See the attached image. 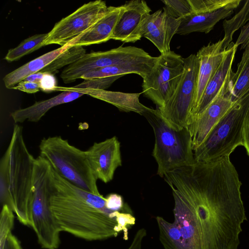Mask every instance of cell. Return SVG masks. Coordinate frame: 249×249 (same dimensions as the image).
Masks as SVG:
<instances>
[{
    "instance_id": "cell-7",
    "label": "cell",
    "mask_w": 249,
    "mask_h": 249,
    "mask_svg": "<svg viewBox=\"0 0 249 249\" xmlns=\"http://www.w3.org/2000/svg\"><path fill=\"white\" fill-rule=\"evenodd\" d=\"M249 108V89L235 101L203 143L194 151L196 162L230 156L237 147L243 146V127Z\"/></svg>"
},
{
    "instance_id": "cell-29",
    "label": "cell",
    "mask_w": 249,
    "mask_h": 249,
    "mask_svg": "<svg viewBox=\"0 0 249 249\" xmlns=\"http://www.w3.org/2000/svg\"><path fill=\"white\" fill-rule=\"evenodd\" d=\"M191 14L214 12L233 3L235 0H189Z\"/></svg>"
},
{
    "instance_id": "cell-21",
    "label": "cell",
    "mask_w": 249,
    "mask_h": 249,
    "mask_svg": "<svg viewBox=\"0 0 249 249\" xmlns=\"http://www.w3.org/2000/svg\"><path fill=\"white\" fill-rule=\"evenodd\" d=\"M76 89L85 94L110 104L121 111H132L142 115L148 108L139 101V97L142 93H129L99 89Z\"/></svg>"
},
{
    "instance_id": "cell-26",
    "label": "cell",
    "mask_w": 249,
    "mask_h": 249,
    "mask_svg": "<svg viewBox=\"0 0 249 249\" xmlns=\"http://www.w3.org/2000/svg\"><path fill=\"white\" fill-rule=\"evenodd\" d=\"M47 36L48 33L36 34L24 39L18 46L10 49L4 59L9 62L17 61L45 46L44 42Z\"/></svg>"
},
{
    "instance_id": "cell-14",
    "label": "cell",
    "mask_w": 249,
    "mask_h": 249,
    "mask_svg": "<svg viewBox=\"0 0 249 249\" xmlns=\"http://www.w3.org/2000/svg\"><path fill=\"white\" fill-rule=\"evenodd\" d=\"M180 23V18L172 17L163 7L148 16L142 22L139 34L149 40L160 53L170 52L171 40L176 34Z\"/></svg>"
},
{
    "instance_id": "cell-31",
    "label": "cell",
    "mask_w": 249,
    "mask_h": 249,
    "mask_svg": "<svg viewBox=\"0 0 249 249\" xmlns=\"http://www.w3.org/2000/svg\"><path fill=\"white\" fill-rule=\"evenodd\" d=\"M14 219L13 211L6 205L2 206L0 220V248L3 246L7 236L12 231Z\"/></svg>"
},
{
    "instance_id": "cell-5",
    "label": "cell",
    "mask_w": 249,
    "mask_h": 249,
    "mask_svg": "<svg viewBox=\"0 0 249 249\" xmlns=\"http://www.w3.org/2000/svg\"><path fill=\"white\" fill-rule=\"evenodd\" d=\"M40 155L62 178L76 187L101 195L95 176L85 151L70 144L60 136L44 138L39 145Z\"/></svg>"
},
{
    "instance_id": "cell-11",
    "label": "cell",
    "mask_w": 249,
    "mask_h": 249,
    "mask_svg": "<svg viewBox=\"0 0 249 249\" xmlns=\"http://www.w3.org/2000/svg\"><path fill=\"white\" fill-rule=\"evenodd\" d=\"M106 2L96 0L85 3L71 14L56 22L48 33L44 46L68 45L90 29L106 13Z\"/></svg>"
},
{
    "instance_id": "cell-32",
    "label": "cell",
    "mask_w": 249,
    "mask_h": 249,
    "mask_svg": "<svg viewBox=\"0 0 249 249\" xmlns=\"http://www.w3.org/2000/svg\"><path fill=\"white\" fill-rule=\"evenodd\" d=\"M123 75H117L107 77L97 78L84 80L83 82L73 87L77 89L106 90L117 79Z\"/></svg>"
},
{
    "instance_id": "cell-10",
    "label": "cell",
    "mask_w": 249,
    "mask_h": 249,
    "mask_svg": "<svg viewBox=\"0 0 249 249\" xmlns=\"http://www.w3.org/2000/svg\"><path fill=\"white\" fill-rule=\"evenodd\" d=\"M153 57L143 49L134 46H120L106 51L86 53L79 59L68 66L60 77L65 84L74 82L85 73L95 69L130 63L154 62Z\"/></svg>"
},
{
    "instance_id": "cell-9",
    "label": "cell",
    "mask_w": 249,
    "mask_h": 249,
    "mask_svg": "<svg viewBox=\"0 0 249 249\" xmlns=\"http://www.w3.org/2000/svg\"><path fill=\"white\" fill-rule=\"evenodd\" d=\"M184 69L181 55L172 51L160 54L152 70L143 78L144 95L158 108L163 107L175 91Z\"/></svg>"
},
{
    "instance_id": "cell-24",
    "label": "cell",
    "mask_w": 249,
    "mask_h": 249,
    "mask_svg": "<svg viewBox=\"0 0 249 249\" xmlns=\"http://www.w3.org/2000/svg\"><path fill=\"white\" fill-rule=\"evenodd\" d=\"M233 101H236L249 89V49H245L235 72L232 71L229 86Z\"/></svg>"
},
{
    "instance_id": "cell-38",
    "label": "cell",
    "mask_w": 249,
    "mask_h": 249,
    "mask_svg": "<svg viewBox=\"0 0 249 249\" xmlns=\"http://www.w3.org/2000/svg\"><path fill=\"white\" fill-rule=\"evenodd\" d=\"M243 146L249 156V108L245 118L243 127Z\"/></svg>"
},
{
    "instance_id": "cell-25",
    "label": "cell",
    "mask_w": 249,
    "mask_h": 249,
    "mask_svg": "<svg viewBox=\"0 0 249 249\" xmlns=\"http://www.w3.org/2000/svg\"><path fill=\"white\" fill-rule=\"evenodd\" d=\"M249 22V0L235 15L223 22L224 36L222 40V48L225 50L231 42L234 33Z\"/></svg>"
},
{
    "instance_id": "cell-16",
    "label": "cell",
    "mask_w": 249,
    "mask_h": 249,
    "mask_svg": "<svg viewBox=\"0 0 249 249\" xmlns=\"http://www.w3.org/2000/svg\"><path fill=\"white\" fill-rule=\"evenodd\" d=\"M222 45V39L215 43H210L202 47L196 54L199 62V70L192 113L197 107L208 83L222 60L225 51L223 49Z\"/></svg>"
},
{
    "instance_id": "cell-2",
    "label": "cell",
    "mask_w": 249,
    "mask_h": 249,
    "mask_svg": "<svg viewBox=\"0 0 249 249\" xmlns=\"http://www.w3.org/2000/svg\"><path fill=\"white\" fill-rule=\"evenodd\" d=\"M106 197L80 189L52 167L51 208L61 231L87 241L116 237L120 233Z\"/></svg>"
},
{
    "instance_id": "cell-28",
    "label": "cell",
    "mask_w": 249,
    "mask_h": 249,
    "mask_svg": "<svg viewBox=\"0 0 249 249\" xmlns=\"http://www.w3.org/2000/svg\"><path fill=\"white\" fill-rule=\"evenodd\" d=\"M9 150L7 147L0 160V200L2 206L6 205L13 211L9 193Z\"/></svg>"
},
{
    "instance_id": "cell-35",
    "label": "cell",
    "mask_w": 249,
    "mask_h": 249,
    "mask_svg": "<svg viewBox=\"0 0 249 249\" xmlns=\"http://www.w3.org/2000/svg\"><path fill=\"white\" fill-rule=\"evenodd\" d=\"M234 45L237 48L241 45V49H249V22L241 28Z\"/></svg>"
},
{
    "instance_id": "cell-8",
    "label": "cell",
    "mask_w": 249,
    "mask_h": 249,
    "mask_svg": "<svg viewBox=\"0 0 249 249\" xmlns=\"http://www.w3.org/2000/svg\"><path fill=\"white\" fill-rule=\"evenodd\" d=\"M184 71L175 91L163 107L158 108L177 130L187 127L190 122L199 70L196 54H191L184 58Z\"/></svg>"
},
{
    "instance_id": "cell-34",
    "label": "cell",
    "mask_w": 249,
    "mask_h": 249,
    "mask_svg": "<svg viewBox=\"0 0 249 249\" xmlns=\"http://www.w3.org/2000/svg\"><path fill=\"white\" fill-rule=\"evenodd\" d=\"M39 84L40 89L45 92L55 91L57 87L54 74L47 72H45Z\"/></svg>"
},
{
    "instance_id": "cell-27",
    "label": "cell",
    "mask_w": 249,
    "mask_h": 249,
    "mask_svg": "<svg viewBox=\"0 0 249 249\" xmlns=\"http://www.w3.org/2000/svg\"><path fill=\"white\" fill-rule=\"evenodd\" d=\"M86 49L81 46H70L40 72L53 73L66 65L77 61L86 54Z\"/></svg>"
},
{
    "instance_id": "cell-17",
    "label": "cell",
    "mask_w": 249,
    "mask_h": 249,
    "mask_svg": "<svg viewBox=\"0 0 249 249\" xmlns=\"http://www.w3.org/2000/svg\"><path fill=\"white\" fill-rule=\"evenodd\" d=\"M55 91L62 92L51 98L36 102L28 107L12 112L10 116L15 123H21L25 121L36 123L52 108L72 102L85 95L82 92L72 88L56 87Z\"/></svg>"
},
{
    "instance_id": "cell-40",
    "label": "cell",
    "mask_w": 249,
    "mask_h": 249,
    "mask_svg": "<svg viewBox=\"0 0 249 249\" xmlns=\"http://www.w3.org/2000/svg\"><path fill=\"white\" fill-rule=\"evenodd\" d=\"M44 73L39 71L28 76L23 80L39 84Z\"/></svg>"
},
{
    "instance_id": "cell-4",
    "label": "cell",
    "mask_w": 249,
    "mask_h": 249,
    "mask_svg": "<svg viewBox=\"0 0 249 249\" xmlns=\"http://www.w3.org/2000/svg\"><path fill=\"white\" fill-rule=\"evenodd\" d=\"M8 148L9 150V193L13 212L18 221L31 227V207L36 158L25 144L22 127L14 126Z\"/></svg>"
},
{
    "instance_id": "cell-19",
    "label": "cell",
    "mask_w": 249,
    "mask_h": 249,
    "mask_svg": "<svg viewBox=\"0 0 249 249\" xmlns=\"http://www.w3.org/2000/svg\"><path fill=\"white\" fill-rule=\"evenodd\" d=\"M241 2V0H235L233 3L214 12L190 14L181 18L176 34L187 35L193 32L208 33L218 22L232 15Z\"/></svg>"
},
{
    "instance_id": "cell-12",
    "label": "cell",
    "mask_w": 249,
    "mask_h": 249,
    "mask_svg": "<svg viewBox=\"0 0 249 249\" xmlns=\"http://www.w3.org/2000/svg\"><path fill=\"white\" fill-rule=\"evenodd\" d=\"M229 82L224 85L217 97L201 114L191 118L187 128L191 134L194 151L203 143L234 104L229 92Z\"/></svg>"
},
{
    "instance_id": "cell-1",
    "label": "cell",
    "mask_w": 249,
    "mask_h": 249,
    "mask_svg": "<svg viewBox=\"0 0 249 249\" xmlns=\"http://www.w3.org/2000/svg\"><path fill=\"white\" fill-rule=\"evenodd\" d=\"M174 220L158 216L164 249H238L247 220L238 172L229 156L196 162L164 175Z\"/></svg>"
},
{
    "instance_id": "cell-18",
    "label": "cell",
    "mask_w": 249,
    "mask_h": 249,
    "mask_svg": "<svg viewBox=\"0 0 249 249\" xmlns=\"http://www.w3.org/2000/svg\"><path fill=\"white\" fill-rule=\"evenodd\" d=\"M237 49L234 43L231 42L225 50L222 60L208 83L197 107L192 113L191 118L201 114L217 97L224 85L230 81L232 71L231 66Z\"/></svg>"
},
{
    "instance_id": "cell-20",
    "label": "cell",
    "mask_w": 249,
    "mask_h": 249,
    "mask_svg": "<svg viewBox=\"0 0 249 249\" xmlns=\"http://www.w3.org/2000/svg\"><path fill=\"white\" fill-rule=\"evenodd\" d=\"M123 9V5L108 7L105 14L90 29L68 45L88 46L100 44L111 39L114 28Z\"/></svg>"
},
{
    "instance_id": "cell-39",
    "label": "cell",
    "mask_w": 249,
    "mask_h": 249,
    "mask_svg": "<svg viewBox=\"0 0 249 249\" xmlns=\"http://www.w3.org/2000/svg\"><path fill=\"white\" fill-rule=\"evenodd\" d=\"M146 236V235L143 231H137L127 249H142V243Z\"/></svg>"
},
{
    "instance_id": "cell-15",
    "label": "cell",
    "mask_w": 249,
    "mask_h": 249,
    "mask_svg": "<svg viewBox=\"0 0 249 249\" xmlns=\"http://www.w3.org/2000/svg\"><path fill=\"white\" fill-rule=\"evenodd\" d=\"M123 11L114 28L111 39L135 42L141 38V25L150 14L151 9L143 0H133L123 5Z\"/></svg>"
},
{
    "instance_id": "cell-3",
    "label": "cell",
    "mask_w": 249,
    "mask_h": 249,
    "mask_svg": "<svg viewBox=\"0 0 249 249\" xmlns=\"http://www.w3.org/2000/svg\"><path fill=\"white\" fill-rule=\"evenodd\" d=\"M142 116L154 132L155 142L152 155L158 164V175L163 178L171 171L196 163L191 136L187 127L175 129L158 108L148 107Z\"/></svg>"
},
{
    "instance_id": "cell-22",
    "label": "cell",
    "mask_w": 249,
    "mask_h": 249,
    "mask_svg": "<svg viewBox=\"0 0 249 249\" xmlns=\"http://www.w3.org/2000/svg\"><path fill=\"white\" fill-rule=\"evenodd\" d=\"M69 46V45H66L60 47L47 53L8 73L3 78L5 87L8 89H12L28 76L40 71Z\"/></svg>"
},
{
    "instance_id": "cell-30",
    "label": "cell",
    "mask_w": 249,
    "mask_h": 249,
    "mask_svg": "<svg viewBox=\"0 0 249 249\" xmlns=\"http://www.w3.org/2000/svg\"><path fill=\"white\" fill-rule=\"evenodd\" d=\"M162 2L167 12L175 18H181L192 14L189 0H164Z\"/></svg>"
},
{
    "instance_id": "cell-36",
    "label": "cell",
    "mask_w": 249,
    "mask_h": 249,
    "mask_svg": "<svg viewBox=\"0 0 249 249\" xmlns=\"http://www.w3.org/2000/svg\"><path fill=\"white\" fill-rule=\"evenodd\" d=\"M12 89L19 90L29 94L35 93L40 89L39 84L32 82L22 80Z\"/></svg>"
},
{
    "instance_id": "cell-33",
    "label": "cell",
    "mask_w": 249,
    "mask_h": 249,
    "mask_svg": "<svg viewBox=\"0 0 249 249\" xmlns=\"http://www.w3.org/2000/svg\"><path fill=\"white\" fill-rule=\"evenodd\" d=\"M106 206L112 212L121 211L123 207V200L121 196L117 194H110L106 197Z\"/></svg>"
},
{
    "instance_id": "cell-23",
    "label": "cell",
    "mask_w": 249,
    "mask_h": 249,
    "mask_svg": "<svg viewBox=\"0 0 249 249\" xmlns=\"http://www.w3.org/2000/svg\"><path fill=\"white\" fill-rule=\"evenodd\" d=\"M157 61L134 63L97 68L85 73L81 78L86 80L117 75L123 76L131 73L139 74L143 78L150 72Z\"/></svg>"
},
{
    "instance_id": "cell-6",
    "label": "cell",
    "mask_w": 249,
    "mask_h": 249,
    "mask_svg": "<svg viewBox=\"0 0 249 249\" xmlns=\"http://www.w3.org/2000/svg\"><path fill=\"white\" fill-rule=\"evenodd\" d=\"M52 166L43 157L36 158L31 207V227L44 249H57L61 230L50 205Z\"/></svg>"
},
{
    "instance_id": "cell-37",
    "label": "cell",
    "mask_w": 249,
    "mask_h": 249,
    "mask_svg": "<svg viewBox=\"0 0 249 249\" xmlns=\"http://www.w3.org/2000/svg\"><path fill=\"white\" fill-rule=\"evenodd\" d=\"M0 249H22L20 242L12 232L6 237L3 246Z\"/></svg>"
},
{
    "instance_id": "cell-13",
    "label": "cell",
    "mask_w": 249,
    "mask_h": 249,
    "mask_svg": "<svg viewBox=\"0 0 249 249\" xmlns=\"http://www.w3.org/2000/svg\"><path fill=\"white\" fill-rule=\"evenodd\" d=\"M98 179L107 183L112 180L116 169L122 165L120 142L116 136L94 142L85 151Z\"/></svg>"
}]
</instances>
